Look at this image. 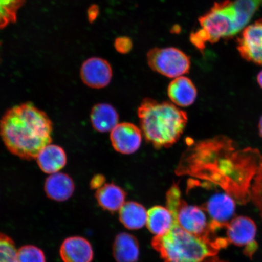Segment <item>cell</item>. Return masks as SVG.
Returning a JSON list of instances; mask_svg holds the SVG:
<instances>
[{
    "label": "cell",
    "instance_id": "1",
    "mask_svg": "<svg viewBox=\"0 0 262 262\" xmlns=\"http://www.w3.org/2000/svg\"><path fill=\"white\" fill-rule=\"evenodd\" d=\"M204 179L220 186L242 204L250 201L251 187L262 156L256 149H236L227 137L206 143Z\"/></svg>",
    "mask_w": 262,
    "mask_h": 262
},
{
    "label": "cell",
    "instance_id": "2",
    "mask_svg": "<svg viewBox=\"0 0 262 262\" xmlns=\"http://www.w3.org/2000/svg\"><path fill=\"white\" fill-rule=\"evenodd\" d=\"M53 124L47 113L31 102L6 111L0 120V137L12 155L36 159L52 142Z\"/></svg>",
    "mask_w": 262,
    "mask_h": 262
},
{
    "label": "cell",
    "instance_id": "3",
    "mask_svg": "<svg viewBox=\"0 0 262 262\" xmlns=\"http://www.w3.org/2000/svg\"><path fill=\"white\" fill-rule=\"evenodd\" d=\"M173 224L166 234L156 236L152 246L165 262H203L229 245L227 238L196 236L183 229L173 214Z\"/></svg>",
    "mask_w": 262,
    "mask_h": 262
},
{
    "label": "cell",
    "instance_id": "4",
    "mask_svg": "<svg viewBox=\"0 0 262 262\" xmlns=\"http://www.w3.org/2000/svg\"><path fill=\"white\" fill-rule=\"evenodd\" d=\"M141 129L156 148H167L178 142L188 122L187 114L175 104L145 98L138 109Z\"/></svg>",
    "mask_w": 262,
    "mask_h": 262
},
{
    "label": "cell",
    "instance_id": "5",
    "mask_svg": "<svg viewBox=\"0 0 262 262\" xmlns=\"http://www.w3.org/2000/svg\"><path fill=\"white\" fill-rule=\"evenodd\" d=\"M199 21L201 28L192 33L190 40L201 51L205 49L206 42L215 43L221 39L231 37L249 23L230 0L215 3Z\"/></svg>",
    "mask_w": 262,
    "mask_h": 262
},
{
    "label": "cell",
    "instance_id": "6",
    "mask_svg": "<svg viewBox=\"0 0 262 262\" xmlns=\"http://www.w3.org/2000/svg\"><path fill=\"white\" fill-rule=\"evenodd\" d=\"M166 206L175 214L179 225L185 231L198 237H216L215 232L209 228L204 209L183 201L178 185H172L167 192Z\"/></svg>",
    "mask_w": 262,
    "mask_h": 262
},
{
    "label": "cell",
    "instance_id": "7",
    "mask_svg": "<svg viewBox=\"0 0 262 262\" xmlns=\"http://www.w3.org/2000/svg\"><path fill=\"white\" fill-rule=\"evenodd\" d=\"M147 61L154 71L169 78L183 76L191 68L188 55L173 47L150 49L147 54Z\"/></svg>",
    "mask_w": 262,
    "mask_h": 262
},
{
    "label": "cell",
    "instance_id": "8",
    "mask_svg": "<svg viewBox=\"0 0 262 262\" xmlns=\"http://www.w3.org/2000/svg\"><path fill=\"white\" fill-rule=\"evenodd\" d=\"M227 239L229 244L245 247L244 253L250 258L253 257L257 249L255 241L257 227L255 222L246 216H238L226 225Z\"/></svg>",
    "mask_w": 262,
    "mask_h": 262
},
{
    "label": "cell",
    "instance_id": "9",
    "mask_svg": "<svg viewBox=\"0 0 262 262\" xmlns=\"http://www.w3.org/2000/svg\"><path fill=\"white\" fill-rule=\"evenodd\" d=\"M200 207L208 213L211 218L209 228L215 232L219 229L225 228L233 217L235 211V200L227 192L217 193Z\"/></svg>",
    "mask_w": 262,
    "mask_h": 262
},
{
    "label": "cell",
    "instance_id": "10",
    "mask_svg": "<svg viewBox=\"0 0 262 262\" xmlns=\"http://www.w3.org/2000/svg\"><path fill=\"white\" fill-rule=\"evenodd\" d=\"M237 49L245 60L262 66V19L244 29L238 38Z\"/></svg>",
    "mask_w": 262,
    "mask_h": 262
},
{
    "label": "cell",
    "instance_id": "11",
    "mask_svg": "<svg viewBox=\"0 0 262 262\" xmlns=\"http://www.w3.org/2000/svg\"><path fill=\"white\" fill-rule=\"evenodd\" d=\"M110 139L114 149L123 155H131L140 148L142 131L130 123H121L111 131Z\"/></svg>",
    "mask_w": 262,
    "mask_h": 262
},
{
    "label": "cell",
    "instance_id": "12",
    "mask_svg": "<svg viewBox=\"0 0 262 262\" xmlns=\"http://www.w3.org/2000/svg\"><path fill=\"white\" fill-rule=\"evenodd\" d=\"M80 76L83 83L91 88L101 89L110 83L113 70L109 62L104 59L93 57L82 64Z\"/></svg>",
    "mask_w": 262,
    "mask_h": 262
},
{
    "label": "cell",
    "instance_id": "13",
    "mask_svg": "<svg viewBox=\"0 0 262 262\" xmlns=\"http://www.w3.org/2000/svg\"><path fill=\"white\" fill-rule=\"evenodd\" d=\"M60 254L63 262H91L94 258L90 242L80 236L66 238L61 245Z\"/></svg>",
    "mask_w": 262,
    "mask_h": 262
},
{
    "label": "cell",
    "instance_id": "14",
    "mask_svg": "<svg viewBox=\"0 0 262 262\" xmlns=\"http://www.w3.org/2000/svg\"><path fill=\"white\" fill-rule=\"evenodd\" d=\"M75 185L73 179L67 173H52L46 180L45 191L48 198L57 202H64L74 194Z\"/></svg>",
    "mask_w": 262,
    "mask_h": 262
},
{
    "label": "cell",
    "instance_id": "15",
    "mask_svg": "<svg viewBox=\"0 0 262 262\" xmlns=\"http://www.w3.org/2000/svg\"><path fill=\"white\" fill-rule=\"evenodd\" d=\"M168 95L170 100L177 106L187 107L194 103L198 91L189 78L180 76L175 78L169 83Z\"/></svg>",
    "mask_w": 262,
    "mask_h": 262
},
{
    "label": "cell",
    "instance_id": "16",
    "mask_svg": "<svg viewBox=\"0 0 262 262\" xmlns=\"http://www.w3.org/2000/svg\"><path fill=\"white\" fill-rule=\"evenodd\" d=\"M38 166L41 171L48 174L58 172L67 164V155L61 147L49 145L45 146L37 157Z\"/></svg>",
    "mask_w": 262,
    "mask_h": 262
},
{
    "label": "cell",
    "instance_id": "17",
    "mask_svg": "<svg viewBox=\"0 0 262 262\" xmlns=\"http://www.w3.org/2000/svg\"><path fill=\"white\" fill-rule=\"evenodd\" d=\"M113 251L117 262H137L140 253L138 241L130 234L120 233L115 238Z\"/></svg>",
    "mask_w": 262,
    "mask_h": 262
},
{
    "label": "cell",
    "instance_id": "18",
    "mask_svg": "<svg viewBox=\"0 0 262 262\" xmlns=\"http://www.w3.org/2000/svg\"><path fill=\"white\" fill-rule=\"evenodd\" d=\"M119 114L115 108L107 103L96 104L91 110V122L95 130L110 132L119 122Z\"/></svg>",
    "mask_w": 262,
    "mask_h": 262
},
{
    "label": "cell",
    "instance_id": "19",
    "mask_svg": "<svg viewBox=\"0 0 262 262\" xmlns=\"http://www.w3.org/2000/svg\"><path fill=\"white\" fill-rule=\"evenodd\" d=\"M96 198L101 208L110 212L120 210L125 203L126 192L114 183H105L97 190Z\"/></svg>",
    "mask_w": 262,
    "mask_h": 262
},
{
    "label": "cell",
    "instance_id": "20",
    "mask_svg": "<svg viewBox=\"0 0 262 262\" xmlns=\"http://www.w3.org/2000/svg\"><path fill=\"white\" fill-rule=\"evenodd\" d=\"M173 221L172 212L167 207L156 206L147 212V227L156 236L166 234L171 228Z\"/></svg>",
    "mask_w": 262,
    "mask_h": 262
},
{
    "label": "cell",
    "instance_id": "21",
    "mask_svg": "<svg viewBox=\"0 0 262 262\" xmlns=\"http://www.w3.org/2000/svg\"><path fill=\"white\" fill-rule=\"evenodd\" d=\"M147 212L142 205L136 202L124 203L119 211L121 223L126 228L135 230L146 224Z\"/></svg>",
    "mask_w": 262,
    "mask_h": 262
},
{
    "label": "cell",
    "instance_id": "22",
    "mask_svg": "<svg viewBox=\"0 0 262 262\" xmlns=\"http://www.w3.org/2000/svg\"><path fill=\"white\" fill-rule=\"evenodd\" d=\"M26 0H0V29H3L16 20L18 10Z\"/></svg>",
    "mask_w": 262,
    "mask_h": 262
},
{
    "label": "cell",
    "instance_id": "23",
    "mask_svg": "<svg viewBox=\"0 0 262 262\" xmlns=\"http://www.w3.org/2000/svg\"><path fill=\"white\" fill-rule=\"evenodd\" d=\"M17 251L12 238L0 232V262H18Z\"/></svg>",
    "mask_w": 262,
    "mask_h": 262
},
{
    "label": "cell",
    "instance_id": "24",
    "mask_svg": "<svg viewBox=\"0 0 262 262\" xmlns=\"http://www.w3.org/2000/svg\"><path fill=\"white\" fill-rule=\"evenodd\" d=\"M18 262H47L41 249L34 245L23 246L17 251Z\"/></svg>",
    "mask_w": 262,
    "mask_h": 262
},
{
    "label": "cell",
    "instance_id": "25",
    "mask_svg": "<svg viewBox=\"0 0 262 262\" xmlns=\"http://www.w3.org/2000/svg\"><path fill=\"white\" fill-rule=\"evenodd\" d=\"M250 198L262 219V157L251 187Z\"/></svg>",
    "mask_w": 262,
    "mask_h": 262
},
{
    "label": "cell",
    "instance_id": "26",
    "mask_svg": "<svg viewBox=\"0 0 262 262\" xmlns=\"http://www.w3.org/2000/svg\"><path fill=\"white\" fill-rule=\"evenodd\" d=\"M132 40L129 37L123 36L116 39L114 41V47L120 54H126L132 50Z\"/></svg>",
    "mask_w": 262,
    "mask_h": 262
},
{
    "label": "cell",
    "instance_id": "27",
    "mask_svg": "<svg viewBox=\"0 0 262 262\" xmlns=\"http://www.w3.org/2000/svg\"><path fill=\"white\" fill-rule=\"evenodd\" d=\"M106 179L103 175L98 174L93 177L90 182L91 188L98 189L105 184Z\"/></svg>",
    "mask_w": 262,
    "mask_h": 262
},
{
    "label": "cell",
    "instance_id": "28",
    "mask_svg": "<svg viewBox=\"0 0 262 262\" xmlns=\"http://www.w3.org/2000/svg\"><path fill=\"white\" fill-rule=\"evenodd\" d=\"M100 10L97 5L91 6L88 10V20L91 23H93L97 18L99 15Z\"/></svg>",
    "mask_w": 262,
    "mask_h": 262
},
{
    "label": "cell",
    "instance_id": "29",
    "mask_svg": "<svg viewBox=\"0 0 262 262\" xmlns=\"http://www.w3.org/2000/svg\"><path fill=\"white\" fill-rule=\"evenodd\" d=\"M203 262H229L225 260H222L217 257H211L207 258Z\"/></svg>",
    "mask_w": 262,
    "mask_h": 262
},
{
    "label": "cell",
    "instance_id": "30",
    "mask_svg": "<svg viewBox=\"0 0 262 262\" xmlns=\"http://www.w3.org/2000/svg\"><path fill=\"white\" fill-rule=\"evenodd\" d=\"M257 80L258 85H259V86L262 89V71H261L260 73L258 74L257 77Z\"/></svg>",
    "mask_w": 262,
    "mask_h": 262
},
{
    "label": "cell",
    "instance_id": "31",
    "mask_svg": "<svg viewBox=\"0 0 262 262\" xmlns=\"http://www.w3.org/2000/svg\"><path fill=\"white\" fill-rule=\"evenodd\" d=\"M258 133H259V135L262 138V116H261L260 119L259 120V122H258Z\"/></svg>",
    "mask_w": 262,
    "mask_h": 262
}]
</instances>
